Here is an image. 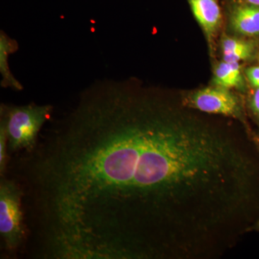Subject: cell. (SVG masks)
<instances>
[{
  "instance_id": "cell-1",
  "label": "cell",
  "mask_w": 259,
  "mask_h": 259,
  "mask_svg": "<svg viewBox=\"0 0 259 259\" xmlns=\"http://www.w3.org/2000/svg\"><path fill=\"white\" fill-rule=\"evenodd\" d=\"M153 92L94 83L20 156L30 226L54 259H201L236 242L258 197L231 131Z\"/></svg>"
},
{
  "instance_id": "cell-2",
  "label": "cell",
  "mask_w": 259,
  "mask_h": 259,
  "mask_svg": "<svg viewBox=\"0 0 259 259\" xmlns=\"http://www.w3.org/2000/svg\"><path fill=\"white\" fill-rule=\"evenodd\" d=\"M52 112L50 105L3 104L0 107V122L4 124L6 129L10 152L31 151L37 144L40 130L50 119Z\"/></svg>"
},
{
  "instance_id": "cell-3",
  "label": "cell",
  "mask_w": 259,
  "mask_h": 259,
  "mask_svg": "<svg viewBox=\"0 0 259 259\" xmlns=\"http://www.w3.org/2000/svg\"><path fill=\"white\" fill-rule=\"evenodd\" d=\"M23 197V190L16 181L1 177L0 235L4 248L10 252L20 248L26 234Z\"/></svg>"
},
{
  "instance_id": "cell-4",
  "label": "cell",
  "mask_w": 259,
  "mask_h": 259,
  "mask_svg": "<svg viewBox=\"0 0 259 259\" xmlns=\"http://www.w3.org/2000/svg\"><path fill=\"white\" fill-rule=\"evenodd\" d=\"M183 105L204 113L240 118L241 107L239 100L228 89L206 88L187 95Z\"/></svg>"
},
{
  "instance_id": "cell-5",
  "label": "cell",
  "mask_w": 259,
  "mask_h": 259,
  "mask_svg": "<svg viewBox=\"0 0 259 259\" xmlns=\"http://www.w3.org/2000/svg\"><path fill=\"white\" fill-rule=\"evenodd\" d=\"M194 18L204 32L209 46L217 35L223 16L218 0H187Z\"/></svg>"
},
{
  "instance_id": "cell-6",
  "label": "cell",
  "mask_w": 259,
  "mask_h": 259,
  "mask_svg": "<svg viewBox=\"0 0 259 259\" xmlns=\"http://www.w3.org/2000/svg\"><path fill=\"white\" fill-rule=\"evenodd\" d=\"M229 22L233 31L253 37L259 35V6L233 0L229 8Z\"/></svg>"
},
{
  "instance_id": "cell-7",
  "label": "cell",
  "mask_w": 259,
  "mask_h": 259,
  "mask_svg": "<svg viewBox=\"0 0 259 259\" xmlns=\"http://www.w3.org/2000/svg\"><path fill=\"white\" fill-rule=\"evenodd\" d=\"M18 49V44L15 39L8 36L3 30L0 32V74L1 86L11 88L16 91L23 90L21 83L15 77L10 69L9 57Z\"/></svg>"
},
{
  "instance_id": "cell-8",
  "label": "cell",
  "mask_w": 259,
  "mask_h": 259,
  "mask_svg": "<svg viewBox=\"0 0 259 259\" xmlns=\"http://www.w3.org/2000/svg\"><path fill=\"white\" fill-rule=\"evenodd\" d=\"M214 83L220 88H241L243 85L241 65L239 63L223 61L216 66L214 71Z\"/></svg>"
},
{
  "instance_id": "cell-9",
  "label": "cell",
  "mask_w": 259,
  "mask_h": 259,
  "mask_svg": "<svg viewBox=\"0 0 259 259\" xmlns=\"http://www.w3.org/2000/svg\"><path fill=\"white\" fill-rule=\"evenodd\" d=\"M221 48H222L223 54H231V53L236 52V51L253 49V45L250 42L229 37H226L223 39L222 44H221Z\"/></svg>"
},
{
  "instance_id": "cell-10",
  "label": "cell",
  "mask_w": 259,
  "mask_h": 259,
  "mask_svg": "<svg viewBox=\"0 0 259 259\" xmlns=\"http://www.w3.org/2000/svg\"><path fill=\"white\" fill-rule=\"evenodd\" d=\"M7 148H8V137L4 124L0 122V175L5 177L7 166Z\"/></svg>"
},
{
  "instance_id": "cell-11",
  "label": "cell",
  "mask_w": 259,
  "mask_h": 259,
  "mask_svg": "<svg viewBox=\"0 0 259 259\" xmlns=\"http://www.w3.org/2000/svg\"><path fill=\"white\" fill-rule=\"evenodd\" d=\"M246 76L252 87L259 88V66H253L246 70Z\"/></svg>"
},
{
  "instance_id": "cell-12",
  "label": "cell",
  "mask_w": 259,
  "mask_h": 259,
  "mask_svg": "<svg viewBox=\"0 0 259 259\" xmlns=\"http://www.w3.org/2000/svg\"><path fill=\"white\" fill-rule=\"evenodd\" d=\"M250 105L252 111L259 118V88H255L250 100Z\"/></svg>"
},
{
  "instance_id": "cell-13",
  "label": "cell",
  "mask_w": 259,
  "mask_h": 259,
  "mask_svg": "<svg viewBox=\"0 0 259 259\" xmlns=\"http://www.w3.org/2000/svg\"><path fill=\"white\" fill-rule=\"evenodd\" d=\"M235 1L240 2V3H246L253 5L259 6V0H235Z\"/></svg>"
},
{
  "instance_id": "cell-14",
  "label": "cell",
  "mask_w": 259,
  "mask_h": 259,
  "mask_svg": "<svg viewBox=\"0 0 259 259\" xmlns=\"http://www.w3.org/2000/svg\"><path fill=\"white\" fill-rule=\"evenodd\" d=\"M258 228H259V222H258Z\"/></svg>"
},
{
  "instance_id": "cell-15",
  "label": "cell",
  "mask_w": 259,
  "mask_h": 259,
  "mask_svg": "<svg viewBox=\"0 0 259 259\" xmlns=\"http://www.w3.org/2000/svg\"><path fill=\"white\" fill-rule=\"evenodd\" d=\"M258 61H259V54H258Z\"/></svg>"
}]
</instances>
